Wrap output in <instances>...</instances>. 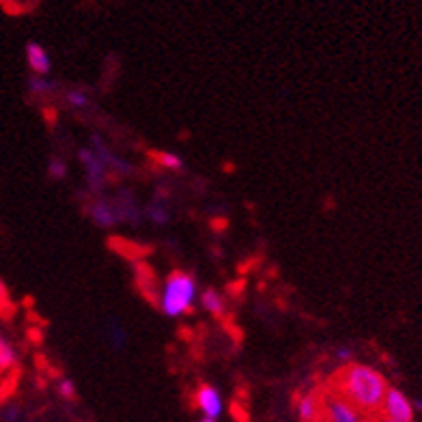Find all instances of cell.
Masks as SVG:
<instances>
[{"label":"cell","mask_w":422,"mask_h":422,"mask_svg":"<svg viewBox=\"0 0 422 422\" xmlns=\"http://www.w3.org/2000/svg\"><path fill=\"white\" fill-rule=\"evenodd\" d=\"M388 388V379L377 369L360 365V362L343 365L332 377L329 386V390H334L367 418L381 411Z\"/></svg>","instance_id":"6da1fadb"},{"label":"cell","mask_w":422,"mask_h":422,"mask_svg":"<svg viewBox=\"0 0 422 422\" xmlns=\"http://www.w3.org/2000/svg\"><path fill=\"white\" fill-rule=\"evenodd\" d=\"M194 297H196V280H194V276L188 274V271H184V269H175L164 280L158 306L162 308V313L166 317H179V315L192 311Z\"/></svg>","instance_id":"7a4b0ae2"},{"label":"cell","mask_w":422,"mask_h":422,"mask_svg":"<svg viewBox=\"0 0 422 422\" xmlns=\"http://www.w3.org/2000/svg\"><path fill=\"white\" fill-rule=\"evenodd\" d=\"M321 422H371L334 390H321Z\"/></svg>","instance_id":"3957f363"},{"label":"cell","mask_w":422,"mask_h":422,"mask_svg":"<svg viewBox=\"0 0 422 422\" xmlns=\"http://www.w3.org/2000/svg\"><path fill=\"white\" fill-rule=\"evenodd\" d=\"M379 414L392 422H414V405L399 388H388Z\"/></svg>","instance_id":"277c9868"},{"label":"cell","mask_w":422,"mask_h":422,"mask_svg":"<svg viewBox=\"0 0 422 422\" xmlns=\"http://www.w3.org/2000/svg\"><path fill=\"white\" fill-rule=\"evenodd\" d=\"M194 405L203 411V416L207 420H218L222 416V397L220 392L209 386V383H200L194 392Z\"/></svg>","instance_id":"5b68a950"},{"label":"cell","mask_w":422,"mask_h":422,"mask_svg":"<svg viewBox=\"0 0 422 422\" xmlns=\"http://www.w3.org/2000/svg\"><path fill=\"white\" fill-rule=\"evenodd\" d=\"M297 416L301 422H321V390H311L297 399Z\"/></svg>","instance_id":"8992f818"},{"label":"cell","mask_w":422,"mask_h":422,"mask_svg":"<svg viewBox=\"0 0 422 422\" xmlns=\"http://www.w3.org/2000/svg\"><path fill=\"white\" fill-rule=\"evenodd\" d=\"M26 63H28L30 69H33L35 76H41V78H46L50 74V69H52L50 54L46 52L43 46H39L35 41L26 43Z\"/></svg>","instance_id":"52a82bcc"},{"label":"cell","mask_w":422,"mask_h":422,"mask_svg":"<svg viewBox=\"0 0 422 422\" xmlns=\"http://www.w3.org/2000/svg\"><path fill=\"white\" fill-rule=\"evenodd\" d=\"M78 160L84 164V168H86V175H88V184L93 186L95 190L104 184V162L93 154V151H88V149H80L78 151Z\"/></svg>","instance_id":"ba28073f"},{"label":"cell","mask_w":422,"mask_h":422,"mask_svg":"<svg viewBox=\"0 0 422 422\" xmlns=\"http://www.w3.org/2000/svg\"><path fill=\"white\" fill-rule=\"evenodd\" d=\"M108 246L118 252L121 257H125L130 261H140L144 254H149V248L138 244V241H130V239H121V237H110Z\"/></svg>","instance_id":"9c48e42d"},{"label":"cell","mask_w":422,"mask_h":422,"mask_svg":"<svg viewBox=\"0 0 422 422\" xmlns=\"http://www.w3.org/2000/svg\"><path fill=\"white\" fill-rule=\"evenodd\" d=\"M88 214H90V218H93L100 226H114L116 224V214L118 211L110 205V203H106V200H95L93 205L88 207Z\"/></svg>","instance_id":"30bf717a"},{"label":"cell","mask_w":422,"mask_h":422,"mask_svg":"<svg viewBox=\"0 0 422 422\" xmlns=\"http://www.w3.org/2000/svg\"><path fill=\"white\" fill-rule=\"evenodd\" d=\"M200 304L207 313H211L214 317L222 319L224 317V297L216 291V289H205L200 293Z\"/></svg>","instance_id":"8fae6325"},{"label":"cell","mask_w":422,"mask_h":422,"mask_svg":"<svg viewBox=\"0 0 422 422\" xmlns=\"http://www.w3.org/2000/svg\"><path fill=\"white\" fill-rule=\"evenodd\" d=\"M151 158H154L156 164H160L166 170H181V168H184V162H181V158L172 156V154H166V151H154V154H151Z\"/></svg>","instance_id":"7c38bea8"},{"label":"cell","mask_w":422,"mask_h":422,"mask_svg":"<svg viewBox=\"0 0 422 422\" xmlns=\"http://www.w3.org/2000/svg\"><path fill=\"white\" fill-rule=\"evenodd\" d=\"M13 367H15V351L5 339H0V375H5Z\"/></svg>","instance_id":"4fadbf2b"},{"label":"cell","mask_w":422,"mask_h":422,"mask_svg":"<svg viewBox=\"0 0 422 422\" xmlns=\"http://www.w3.org/2000/svg\"><path fill=\"white\" fill-rule=\"evenodd\" d=\"M28 88H30V93H35V95H48L56 88V84L46 80V78H41V76H33V78H30V82H28Z\"/></svg>","instance_id":"5bb4252c"},{"label":"cell","mask_w":422,"mask_h":422,"mask_svg":"<svg viewBox=\"0 0 422 422\" xmlns=\"http://www.w3.org/2000/svg\"><path fill=\"white\" fill-rule=\"evenodd\" d=\"M67 104H72L74 108H86L88 106V95L84 93V90H80V88H72V90H67Z\"/></svg>","instance_id":"9a60e30c"},{"label":"cell","mask_w":422,"mask_h":422,"mask_svg":"<svg viewBox=\"0 0 422 422\" xmlns=\"http://www.w3.org/2000/svg\"><path fill=\"white\" fill-rule=\"evenodd\" d=\"M48 172H50L52 179H65L67 177V164L60 160V158H54L48 164Z\"/></svg>","instance_id":"2e32d148"},{"label":"cell","mask_w":422,"mask_h":422,"mask_svg":"<svg viewBox=\"0 0 422 422\" xmlns=\"http://www.w3.org/2000/svg\"><path fill=\"white\" fill-rule=\"evenodd\" d=\"M147 216L154 220L156 224H166L168 222V211L164 207H158V205H151L147 209Z\"/></svg>","instance_id":"e0dca14e"},{"label":"cell","mask_w":422,"mask_h":422,"mask_svg":"<svg viewBox=\"0 0 422 422\" xmlns=\"http://www.w3.org/2000/svg\"><path fill=\"white\" fill-rule=\"evenodd\" d=\"M58 395L63 397V399H67V401L76 399V386H74V381H69V379L60 381L58 383Z\"/></svg>","instance_id":"ac0fdd59"},{"label":"cell","mask_w":422,"mask_h":422,"mask_svg":"<svg viewBox=\"0 0 422 422\" xmlns=\"http://www.w3.org/2000/svg\"><path fill=\"white\" fill-rule=\"evenodd\" d=\"M336 358H339V360H343L345 365H349V362H351V349H347V347L339 349V351H336Z\"/></svg>","instance_id":"d6986e66"},{"label":"cell","mask_w":422,"mask_h":422,"mask_svg":"<svg viewBox=\"0 0 422 422\" xmlns=\"http://www.w3.org/2000/svg\"><path fill=\"white\" fill-rule=\"evenodd\" d=\"M9 301V297H7V289H5V285H3V280H0V311H3V306Z\"/></svg>","instance_id":"ffe728a7"},{"label":"cell","mask_w":422,"mask_h":422,"mask_svg":"<svg viewBox=\"0 0 422 422\" xmlns=\"http://www.w3.org/2000/svg\"><path fill=\"white\" fill-rule=\"evenodd\" d=\"M7 418H9V420H15V418H18V409H9Z\"/></svg>","instance_id":"44dd1931"},{"label":"cell","mask_w":422,"mask_h":422,"mask_svg":"<svg viewBox=\"0 0 422 422\" xmlns=\"http://www.w3.org/2000/svg\"><path fill=\"white\" fill-rule=\"evenodd\" d=\"M377 422H392V420H386V418H379Z\"/></svg>","instance_id":"7402d4cb"},{"label":"cell","mask_w":422,"mask_h":422,"mask_svg":"<svg viewBox=\"0 0 422 422\" xmlns=\"http://www.w3.org/2000/svg\"><path fill=\"white\" fill-rule=\"evenodd\" d=\"M200 422H214V420H207V418H203V420H200Z\"/></svg>","instance_id":"603a6c76"},{"label":"cell","mask_w":422,"mask_h":422,"mask_svg":"<svg viewBox=\"0 0 422 422\" xmlns=\"http://www.w3.org/2000/svg\"><path fill=\"white\" fill-rule=\"evenodd\" d=\"M371 422H373V420H371Z\"/></svg>","instance_id":"cb8c5ba5"}]
</instances>
